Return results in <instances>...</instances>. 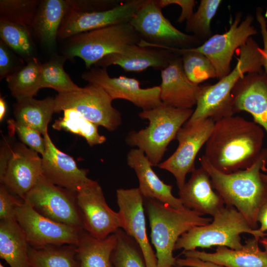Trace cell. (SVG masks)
I'll return each mask as SVG.
<instances>
[{
	"label": "cell",
	"instance_id": "obj_1",
	"mask_svg": "<svg viewBox=\"0 0 267 267\" xmlns=\"http://www.w3.org/2000/svg\"><path fill=\"white\" fill-rule=\"evenodd\" d=\"M265 133L254 121L231 116L215 122L206 144V159L225 174L245 170L261 156Z\"/></svg>",
	"mask_w": 267,
	"mask_h": 267
},
{
	"label": "cell",
	"instance_id": "obj_2",
	"mask_svg": "<svg viewBox=\"0 0 267 267\" xmlns=\"http://www.w3.org/2000/svg\"><path fill=\"white\" fill-rule=\"evenodd\" d=\"M199 162L209 174L213 188L225 205L235 207L253 229H258V213L267 202V182L261 176V170L267 171V148H264L259 159L251 167L230 174L216 169L204 155Z\"/></svg>",
	"mask_w": 267,
	"mask_h": 267
},
{
	"label": "cell",
	"instance_id": "obj_3",
	"mask_svg": "<svg viewBox=\"0 0 267 267\" xmlns=\"http://www.w3.org/2000/svg\"><path fill=\"white\" fill-rule=\"evenodd\" d=\"M239 57L232 70L213 85L202 86V91L192 115L186 123L210 118L217 122L233 116L232 91L237 82L246 74L263 71L264 52L252 37L238 49Z\"/></svg>",
	"mask_w": 267,
	"mask_h": 267
},
{
	"label": "cell",
	"instance_id": "obj_4",
	"mask_svg": "<svg viewBox=\"0 0 267 267\" xmlns=\"http://www.w3.org/2000/svg\"><path fill=\"white\" fill-rule=\"evenodd\" d=\"M151 228L152 243L156 250L157 267H175L173 256L179 237L191 228L212 221L189 209H177L153 199L144 198Z\"/></svg>",
	"mask_w": 267,
	"mask_h": 267
},
{
	"label": "cell",
	"instance_id": "obj_5",
	"mask_svg": "<svg viewBox=\"0 0 267 267\" xmlns=\"http://www.w3.org/2000/svg\"><path fill=\"white\" fill-rule=\"evenodd\" d=\"M193 111L164 103L152 109L142 111L138 116L147 120L148 126L130 132L126 142L128 145L142 150L152 166H158L168 145L176 138L178 132L189 119Z\"/></svg>",
	"mask_w": 267,
	"mask_h": 267
},
{
	"label": "cell",
	"instance_id": "obj_6",
	"mask_svg": "<svg viewBox=\"0 0 267 267\" xmlns=\"http://www.w3.org/2000/svg\"><path fill=\"white\" fill-rule=\"evenodd\" d=\"M250 234L259 240L267 234L259 228L253 229L244 217L235 207L225 205L203 226H194L183 233L177 240L175 250H194L197 247L224 246L238 250L242 248L240 235Z\"/></svg>",
	"mask_w": 267,
	"mask_h": 267
},
{
	"label": "cell",
	"instance_id": "obj_7",
	"mask_svg": "<svg viewBox=\"0 0 267 267\" xmlns=\"http://www.w3.org/2000/svg\"><path fill=\"white\" fill-rule=\"evenodd\" d=\"M140 39L130 22L110 25L70 38L63 55L78 57L90 68L106 56L122 51L128 45L138 44Z\"/></svg>",
	"mask_w": 267,
	"mask_h": 267
},
{
	"label": "cell",
	"instance_id": "obj_8",
	"mask_svg": "<svg viewBox=\"0 0 267 267\" xmlns=\"http://www.w3.org/2000/svg\"><path fill=\"white\" fill-rule=\"evenodd\" d=\"M155 0H147L130 21L139 36L138 44L161 48H190L201 41L174 27L162 12Z\"/></svg>",
	"mask_w": 267,
	"mask_h": 267
},
{
	"label": "cell",
	"instance_id": "obj_9",
	"mask_svg": "<svg viewBox=\"0 0 267 267\" xmlns=\"http://www.w3.org/2000/svg\"><path fill=\"white\" fill-rule=\"evenodd\" d=\"M24 200L38 213L52 221L84 229L77 192L53 184L43 175Z\"/></svg>",
	"mask_w": 267,
	"mask_h": 267
},
{
	"label": "cell",
	"instance_id": "obj_10",
	"mask_svg": "<svg viewBox=\"0 0 267 267\" xmlns=\"http://www.w3.org/2000/svg\"><path fill=\"white\" fill-rule=\"evenodd\" d=\"M54 99L55 113L74 109L109 131L116 130L122 124L121 114L112 106L113 99L97 86L89 84L80 90L58 93Z\"/></svg>",
	"mask_w": 267,
	"mask_h": 267
},
{
	"label": "cell",
	"instance_id": "obj_11",
	"mask_svg": "<svg viewBox=\"0 0 267 267\" xmlns=\"http://www.w3.org/2000/svg\"><path fill=\"white\" fill-rule=\"evenodd\" d=\"M241 12L236 13L229 29L222 34L213 35L198 46L188 48L204 54L214 65L219 80L229 74L234 52L248 40L258 32L253 25L254 18L248 14L241 21Z\"/></svg>",
	"mask_w": 267,
	"mask_h": 267
},
{
	"label": "cell",
	"instance_id": "obj_12",
	"mask_svg": "<svg viewBox=\"0 0 267 267\" xmlns=\"http://www.w3.org/2000/svg\"><path fill=\"white\" fill-rule=\"evenodd\" d=\"M215 123L212 119L208 118L191 124H185L176 136L178 142L177 149L167 159L158 165L174 176L179 189L185 183L187 174L196 169L195 158L202 147L205 145Z\"/></svg>",
	"mask_w": 267,
	"mask_h": 267
},
{
	"label": "cell",
	"instance_id": "obj_13",
	"mask_svg": "<svg viewBox=\"0 0 267 267\" xmlns=\"http://www.w3.org/2000/svg\"><path fill=\"white\" fill-rule=\"evenodd\" d=\"M69 1V0H68ZM147 0H123L115 7L104 10L85 11L70 6L58 33L60 40L110 25L130 22Z\"/></svg>",
	"mask_w": 267,
	"mask_h": 267
},
{
	"label": "cell",
	"instance_id": "obj_14",
	"mask_svg": "<svg viewBox=\"0 0 267 267\" xmlns=\"http://www.w3.org/2000/svg\"><path fill=\"white\" fill-rule=\"evenodd\" d=\"M15 219L23 230L29 245L33 248L48 245H77L83 230L42 216L24 200L16 207Z\"/></svg>",
	"mask_w": 267,
	"mask_h": 267
},
{
	"label": "cell",
	"instance_id": "obj_15",
	"mask_svg": "<svg viewBox=\"0 0 267 267\" xmlns=\"http://www.w3.org/2000/svg\"><path fill=\"white\" fill-rule=\"evenodd\" d=\"M82 78L89 84L102 88L113 100H127L142 111L152 109L163 103L159 86L143 89L140 87L139 81L134 78L110 77L106 68L94 66L84 72Z\"/></svg>",
	"mask_w": 267,
	"mask_h": 267
},
{
	"label": "cell",
	"instance_id": "obj_16",
	"mask_svg": "<svg viewBox=\"0 0 267 267\" xmlns=\"http://www.w3.org/2000/svg\"><path fill=\"white\" fill-rule=\"evenodd\" d=\"M84 229L94 237L102 239L121 228L119 214L107 205L100 185L96 181L77 192Z\"/></svg>",
	"mask_w": 267,
	"mask_h": 267
},
{
	"label": "cell",
	"instance_id": "obj_17",
	"mask_svg": "<svg viewBox=\"0 0 267 267\" xmlns=\"http://www.w3.org/2000/svg\"><path fill=\"white\" fill-rule=\"evenodd\" d=\"M121 228L139 245L146 267H157L155 253L147 237L144 212V197L138 188L116 190Z\"/></svg>",
	"mask_w": 267,
	"mask_h": 267
},
{
	"label": "cell",
	"instance_id": "obj_18",
	"mask_svg": "<svg viewBox=\"0 0 267 267\" xmlns=\"http://www.w3.org/2000/svg\"><path fill=\"white\" fill-rule=\"evenodd\" d=\"M42 155V175L53 184L77 192L94 180L87 177L88 171L80 169L74 159L58 149L47 133Z\"/></svg>",
	"mask_w": 267,
	"mask_h": 267
},
{
	"label": "cell",
	"instance_id": "obj_19",
	"mask_svg": "<svg viewBox=\"0 0 267 267\" xmlns=\"http://www.w3.org/2000/svg\"><path fill=\"white\" fill-rule=\"evenodd\" d=\"M42 157L21 142L14 143L2 182L13 194L24 199L42 175Z\"/></svg>",
	"mask_w": 267,
	"mask_h": 267
},
{
	"label": "cell",
	"instance_id": "obj_20",
	"mask_svg": "<svg viewBox=\"0 0 267 267\" xmlns=\"http://www.w3.org/2000/svg\"><path fill=\"white\" fill-rule=\"evenodd\" d=\"M231 94L234 113H249L254 122L267 134V76L264 71L246 74L237 82Z\"/></svg>",
	"mask_w": 267,
	"mask_h": 267
},
{
	"label": "cell",
	"instance_id": "obj_21",
	"mask_svg": "<svg viewBox=\"0 0 267 267\" xmlns=\"http://www.w3.org/2000/svg\"><path fill=\"white\" fill-rule=\"evenodd\" d=\"M160 98L163 103L178 108L196 105L202 86L192 83L184 71L181 55L174 58L161 71Z\"/></svg>",
	"mask_w": 267,
	"mask_h": 267
},
{
	"label": "cell",
	"instance_id": "obj_22",
	"mask_svg": "<svg viewBox=\"0 0 267 267\" xmlns=\"http://www.w3.org/2000/svg\"><path fill=\"white\" fill-rule=\"evenodd\" d=\"M178 55L170 49L134 44L120 52L106 56L94 66L106 69L111 65H118L127 72H141L150 67L161 71Z\"/></svg>",
	"mask_w": 267,
	"mask_h": 267
},
{
	"label": "cell",
	"instance_id": "obj_23",
	"mask_svg": "<svg viewBox=\"0 0 267 267\" xmlns=\"http://www.w3.org/2000/svg\"><path fill=\"white\" fill-rule=\"evenodd\" d=\"M183 205L200 215L214 216L225 203L222 197L214 190L208 172L202 167L195 169L188 181L178 192Z\"/></svg>",
	"mask_w": 267,
	"mask_h": 267
},
{
	"label": "cell",
	"instance_id": "obj_24",
	"mask_svg": "<svg viewBox=\"0 0 267 267\" xmlns=\"http://www.w3.org/2000/svg\"><path fill=\"white\" fill-rule=\"evenodd\" d=\"M127 162L136 175L138 188L144 198L155 199L177 209H186L179 198L173 195L172 185L164 183L154 172L142 150L131 149L127 154Z\"/></svg>",
	"mask_w": 267,
	"mask_h": 267
},
{
	"label": "cell",
	"instance_id": "obj_25",
	"mask_svg": "<svg viewBox=\"0 0 267 267\" xmlns=\"http://www.w3.org/2000/svg\"><path fill=\"white\" fill-rule=\"evenodd\" d=\"M260 240L248 239L242 248L233 250L224 246H218L214 253L196 250L183 251L185 257H194L226 267H267V252L261 249Z\"/></svg>",
	"mask_w": 267,
	"mask_h": 267
},
{
	"label": "cell",
	"instance_id": "obj_26",
	"mask_svg": "<svg viewBox=\"0 0 267 267\" xmlns=\"http://www.w3.org/2000/svg\"><path fill=\"white\" fill-rule=\"evenodd\" d=\"M68 8V0H40L31 27L49 50L56 46L58 31Z\"/></svg>",
	"mask_w": 267,
	"mask_h": 267
},
{
	"label": "cell",
	"instance_id": "obj_27",
	"mask_svg": "<svg viewBox=\"0 0 267 267\" xmlns=\"http://www.w3.org/2000/svg\"><path fill=\"white\" fill-rule=\"evenodd\" d=\"M29 244L15 219L0 221V257L10 267H31Z\"/></svg>",
	"mask_w": 267,
	"mask_h": 267
},
{
	"label": "cell",
	"instance_id": "obj_28",
	"mask_svg": "<svg viewBox=\"0 0 267 267\" xmlns=\"http://www.w3.org/2000/svg\"><path fill=\"white\" fill-rule=\"evenodd\" d=\"M116 242L115 233L99 239L83 230L76 245L79 267H114L111 255Z\"/></svg>",
	"mask_w": 267,
	"mask_h": 267
},
{
	"label": "cell",
	"instance_id": "obj_29",
	"mask_svg": "<svg viewBox=\"0 0 267 267\" xmlns=\"http://www.w3.org/2000/svg\"><path fill=\"white\" fill-rule=\"evenodd\" d=\"M55 113L54 98L48 97L43 100L34 98L17 100L13 105L15 121L29 126L44 135L52 114Z\"/></svg>",
	"mask_w": 267,
	"mask_h": 267
},
{
	"label": "cell",
	"instance_id": "obj_30",
	"mask_svg": "<svg viewBox=\"0 0 267 267\" xmlns=\"http://www.w3.org/2000/svg\"><path fill=\"white\" fill-rule=\"evenodd\" d=\"M31 267H79L75 244L48 245L40 248L29 246Z\"/></svg>",
	"mask_w": 267,
	"mask_h": 267
},
{
	"label": "cell",
	"instance_id": "obj_31",
	"mask_svg": "<svg viewBox=\"0 0 267 267\" xmlns=\"http://www.w3.org/2000/svg\"><path fill=\"white\" fill-rule=\"evenodd\" d=\"M41 65L36 57L6 78L11 95L16 100L33 98L41 87Z\"/></svg>",
	"mask_w": 267,
	"mask_h": 267
},
{
	"label": "cell",
	"instance_id": "obj_32",
	"mask_svg": "<svg viewBox=\"0 0 267 267\" xmlns=\"http://www.w3.org/2000/svg\"><path fill=\"white\" fill-rule=\"evenodd\" d=\"M98 126L90 122L74 109L63 111L62 118L55 120L52 128L64 130L84 137L89 146L100 144L105 142L106 137L99 134Z\"/></svg>",
	"mask_w": 267,
	"mask_h": 267
},
{
	"label": "cell",
	"instance_id": "obj_33",
	"mask_svg": "<svg viewBox=\"0 0 267 267\" xmlns=\"http://www.w3.org/2000/svg\"><path fill=\"white\" fill-rule=\"evenodd\" d=\"M67 58L54 54L49 61L41 65V87L49 88L63 93L80 90L78 87L65 72L63 65Z\"/></svg>",
	"mask_w": 267,
	"mask_h": 267
},
{
	"label": "cell",
	"instance_id": "obj_34",
	"mask_svg": "<svg viewBox=\"0 0 267 267\" xmlns=\"http://www.w3.org/2000/svg\"><path fill=\"white\" fill-rule=\"evenodd\" d=\"M181 55L184 71L188 79L198 85L211 78H217L216 69L211 61L203 54L188 48H165Z\"/></svg>",
	"mask_w": 267,
	"mask_h": 267
},
{
	"label": "cell",
	"instance_id": "obj_35",
	"mask_svg": "<svg viewBox=\"0 0 267 267\" xmlns=\"http://www.w3.org/2000/svg\"><path fill=\"white\" fill-rule=\"evenodd\" d=\"M1 40L26 61L35 57V48L27 27L0 20Z\"/></svg>",
	"mask_w": 267,
	"mask_h": 267
},
{
	"label": "cell",
	"instance_id": "obj_36",
	"mask_svg": "<svg viewBox=\"0 0 267 267\" xmlns=\"http://www.w3.org/2000/svg\"><path fill=\"white\" fill-rule=\"evenodd\" d=\"M115 234L117 242L111 255L114 267H146L136 242L121 228Z\"/></svg>",
	"mask_w": 267,
	"mask_h": 267
},
{
	"label": "cell",
	"instance_id": "obj_37",
	"mask_svg": "<svg viewBox=\"0 0 267 267\" xmlns=\"http://www.w3.org/2000/svg\"><path fill=\"white\" fill-rule=\"evenodd\" d=\"M222 2L221 0H200L197 11L186 21L185 31L201 41L211 37L213 35L211 23Z\"/></svg>",
	"mask_w": 267,
	"mask_h": 267
},
{
	"label": "cell",
	"instance_id": "obj_38",
	"mask_svg": "<svg viewBox=\"0 0 267 267\" xmlns=\"http://www.w3.org/2000/svg\"><path fill=\"white\" fill-rule=\"evenodd\" d=\"M40 2L37 0H0V20L31 27Z\"/></svg>",
	"mask_w": 267,
	"mask_h": 267
},
{
	"label": "cell",
	"instance_id": "obj_39",
	"mask_svg": "<svg viewBox=\"0 0 267 267\" xmlns=\"http://www.w3.org/2000/svg\"><path fill=\"white\" fill-rule=\"evenodd\" d=\"M10 135L16 134L25 145L32 150L42 155L44 154L45 142L44 137L38 131L26 125L20 124L15 120H8Z\"/></svg>",
	"mask_w": 267,
	"mask_h": 267
},
{
	"label": "cell",
	"instance_id": "obj_40",
	"mask_svg": "<svg viewBox=\"0 0 267 267\" xmlns=\"http://www.w3.org/2000/svg\"><path fill=\"white\" fill-rule=\"evenodd\" d=\"M24 200L12 193L3 184H0V220L15 219V209Z\"/></svg>",
	"mask_w": 267,
	"mask_h": 267
},
{
	"label": "cell",
	"instance_id": "obj_41",
	"mask_svg": "<svg viewBox=\"0 0 267 267\" xmlns=\"http://www.w3.org/2000/svg\"><path fill=\"white\" fill-rule=\"evenodd\" d=\"M14 57L9 48L0 41V79L6 78L18 69L14 66Z\"/></svg>",
	"mask_w": 267,
	"mask_h": 267
},
{
	"label": "cell",
	"instance_id": "obj_42",
	"mask_svg": "<svg viewBox=\"0 0 267 267\" xmlns=\"http://www.w3.org/2000/svg\"><path fill=\"white\" fill-rule=\"evenodd\" d=\"M157 4L162 8L171 4L178 5L181 8L177 22L181 23L188 20L194 13L196 1L194 0H155Z\"/></svg>",
	"mask_w": 267,
	"mask_h": 267
},
{
	"label": "cell",
	"instance_id": "obj_43",
	"mask_svg": "<svg viewBox=\"0 0 267 267\" xmlns=\"http://www.w3.org/2000/svg\"><path fill=\"white\" fill-rule=\"evenodd\" d=\"M256 18L259 25L263 41L264 48H262L264 52L263 67L267 76V8L265 14H264L263 9L260 7H258L256 10Z\"/></svg>",
	"mask_w": 267,
	"mask_h": 267
},
{
	"label": "cell",
	"instance_id": "obj_44",
	"mask_svg": "<svg viewBox=\"0 0 267 267\" xmlns=\"http://www.w3.org/2000/svg\"><path fill=\"white\" fill-rule=\"evenodd\" d=\"M14 143L9 138H4L0 150V182H2L6 173L8 161L12 154Z\"/></svg>",
	"mask_w": 267,
	"mask_h": 267
},
{
	"label": "cell",
	"instance_id": "obj_45",
	"mask_svg": "<svg viewBox=\"0 0 267 267\" xmlns=\"http://www.w3.org/2000/svg\"><path fill=\"white\" fill-rule=\"evenodd\" d=\"M175 267H226L194 257L177 258Z\"/></svg>",
	"mask_w": 267,
	"mask_h": 267
},
{
	"label": "cell",
	"instance_id": "obj_46",
	"mask_svg": "<svg viewBox=\"0 0 267 267\" xmlns=\"http://www.w3.org/2000/svg\"><path fill=\"white\" fill-rule=\"evenodd\" d=\"M257 220L258 222L260 223V227L259 229L263 232L267 231V202L260 208Z\"/></svg>",
	"mask_w": 267,
	"mask_h": 267
},
{
	"label": "cell",
	"instance_id": "obj_47",
	"mask_svg": "<svg viewBox=\"0 0 267 267\" xmlns=\"http://www.w3.org/2000/svg\"><path fill=\"white\" fill-rule=\"evenodd\" d=\"M7 104L3 97L0 98V121H2L6 114Z\"/></svg>",
	"mask_w": 267,
	"mask_h": 267
},
{
	"label": "cell",
	"instance_id": "obj_48",
	"mask_svg": "<svg viewBox=\"0 0 267 267\" xmlns=\"http://www.w3.org/2000/svg\"><path fill=\"white\" fill-rule=\"evenodd\" d=\"M259 242L262 244V245L264 248L265 251H266L267 252V237L265 236L261 238Z\"/></svg>",
	"mask_w": 267,
	"mask_h": 267
},
{
	"label": "cell",
	"instance_id": "obj_49",
	"mask_svg": "<svg viewBox=\"0 0 267 267\" xmlns=\"http://www.w3.org/2000/svg\"><path fill=\"white\" fill-rule=\"evenodd\" d=\"M261 177L262 179L267 182V174H265L262 173L261 174Z\"/></svg>",
	"mask_w": 267,
	"mask_h": 267
},
{
	"label": "cell",
	"instance_id": "obj_50",
	"mask_svg": "<svg viewBox=\"0 0 267 267\" xmlns=\"http://www.w3.org/2000/svg\"><path fill=\"white\" fill-rule=\"evenodd\" d=\"M0 267H4L1 263H0Z\"/></svg>",
	"mask_w": 267,
	"mask_h": 267
},
{
	"label": "cell",
	"instance_id": "obj_51",
	"mask_svg": "<svg viewBox=\"0 0 267 267\" xmlns=\"http://www.w3.org/2000/svg\"><path fill=\"white\" fill-rule=\"evenodd\" d=\"M174 267V266H173V267Z\"/></svg>",
	"mask_w": 267,
	"mask_h": 267
}]
</instances>
